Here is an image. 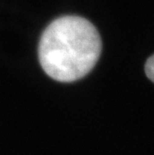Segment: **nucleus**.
<instances>
[{
	"instance_id": "obj_1",
	"label": "nucleus",
	"mask_w": 154,
	"mask_h": 155,
	"mask_svg": "<svg viewBox=\"0 0 154 155\" xmlns=\"http://www.w3.org/2000/svg\"><path fill=\"white\" fill-rule=\"evenodd\" d=\"M102 39L88 20L64 16L46 28L39 43V60L50 77L69 83L83 78L99 59Z\"/></svg>"
},
{
	"instance_id": "obj_2",
	"label": "nucleus",
	"mask_w": 154,
	"mask_h": 155,
	"mask_svg": "<svg viewBox=\"0 0 154 155\" xmlns=\"http://www.w3.org/2000/svg\"><path fill=\"white\" fill-rule=\"evenodd\" d=\"M145 71L148 78L154 82V54L147 60L145 65Z\"/></svg>"
}]
</instances>
